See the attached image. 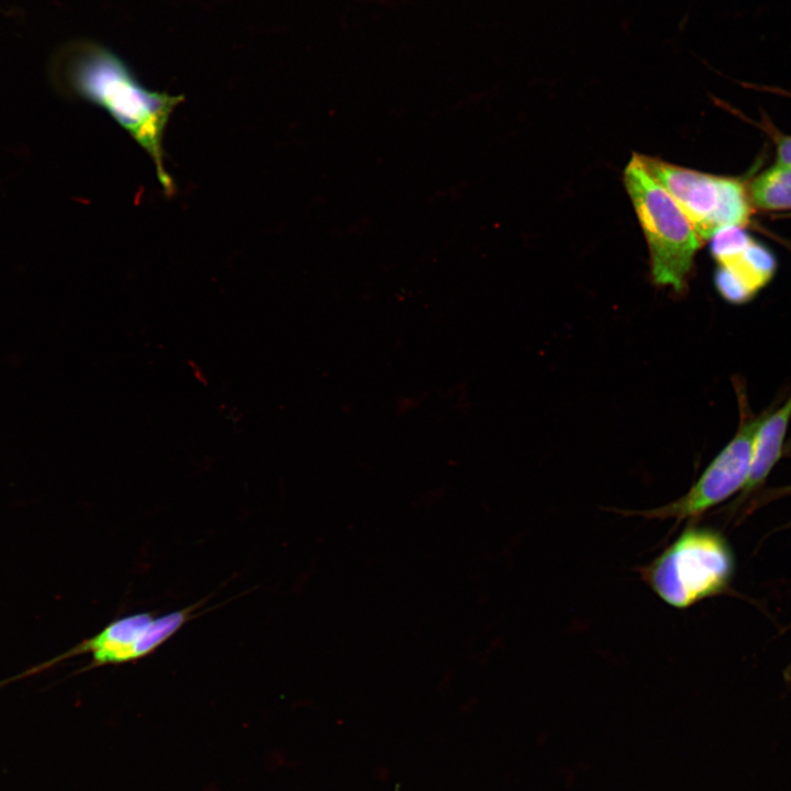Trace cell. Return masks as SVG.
I'll list each match as a JSON object with an SVG mask.
<instances>
[{
  "label": "cell",
  "mask_w": 791,
  "mask_h": 791,
  "mask_svg": "<svg viewBox=\"0 0 791 791\" xmlns=\"http://www.w3.org/2000/svg\"><path fill=\"white\" fill-rule=\"evenodd\" d=\"M733 568L732 553L721 535L689 526L638 572L666 604L687 609L724 591Z\"/></svg>",
  "instance_id": "cell-2"
},
{
  "label": "cell",
  "mask_w": 791,
  "mask_h": 791,
  "mask_svg": "<svg viewBox=\"0 0 791 791\" xmlns=\"http://www.w3.org/2000/svg\"><path fill=\"white\" fill-rule=\"evenodd\" d=\"M773 141L777 149V165L791 169V135L775 133Z\"/></svg>",
  "instance_id": "cell-10"
},
{
  "label": "cell",
  "mask_w": 791,
  "mask_h": 791,
  "mask_svg": "<svg viewBox=\"0 0 791 791\" xmlns=\"http://www.w3.org/2000/svg\"><path fill=\"white\" fill-rule=\"evenodd\" d=\"M624 183L647 241L654 282L683 291L701 239L635 153L624 170Z\"/></svg>",
  "instance_id": "cell-3"
},
{
  "label": "cell",
  "mask_w": 791,
  "mask_h": 791,
  "mask_svg": "<svg viewBox=\"0 0 791 791\" xmlns=\"http://www.w3.org/2000/svg\"><path fill=\"white\" fill-rule=\"evenodd\" d=\"M194 608L188 606L157 617H154L152 613L142 612L116 619L92 637L82 640L62 655L30 668L2 683L30 677L62 660L82 654L91 656V661L85 670L141 659L156 650L177 633L192 617Z\"/></svg>",
  "instance_id": "cell-5"
},
{
  "label": "cell",
  "mask_w": 791,
  "mask_h": 791,
  "mask_svg": "<svg viewBox=\"0 0 791 791\" xmlns=\"http://www.w3.org/2000/svg\"><path fill=\"white\" fill-rule=\"evenodd\" d=\"M589 768V765L586 762H578L576 766H565L561 767L558 771V777L564 786V788H572L578 778L579 775L582 772H586Z\"/></svg>",
  "instance_id": "cell-11"
},
{
  "label": "cell",
  "mask_w": 791,
  "mask_h": 791,
  "mask_svg": "<svg viewBox=\"0 0 791 791\" xmlns=\"http://www.w3.org/2000/svg\"><path fill=\"white\" fill-rule=\"evenodd\" d=\"M648 174L673 198L701 241L727 226L747 224L751 209L745 186L735 178L715 176L636 154Z\"/></svg>",
  "instance_id": "cell-4"
},
{
  "label": "cell",
  "mask_w": 791,
  "mask_h": 791,
  "mask_svg": "<svg viewBox=\"0 0 791 791\" xmlns=\"http://www.w3.org/2000/svg\"><path fill=\"white\" fill-rule=\"evenodd\" d=\"M764 417L745 423L682 497L658 508L626 514L680 522L702 514L744 488L751 467L755 436Z\"/></svg>",
  "instance_id": "cell-6"
},
{
  "label": "cell",
  "mask_w": 791,
  "mask_h": 791,
  "mask_svg": "<svg viewBox=\"0 0 791 791\" xmlns=\"http://www.w3.org/2000/svg\"><path fill=\"white\" fill-rule=\"evenodd\" d=\"M791 419V396L770 415H765L754 441L751 467L745 491L759 486L781 456L784 436Z\"/></svg>",
  "instance_id": "cell-7"
},
{
  "label": "cell",
  "mask_w": 791,
  "mask_h": 791,
  "mask_svg": "<svg viewBox=\"0 0 791 791\" xmlns=\"http://www.w3.org/2000/svg\"><path fill=\"white\" fill-rule=\"evenodd\" d=\"M717 264L718 267L734 276L753 296L770 281L776 271L775 256L754 238L744 249Z\"/></svg>",
  "instance_id": "cell-8"
},
{
  "label": "cell",
  "mask_w": 791,
  "mask_h": 791,
  "mask_svg": "<svg viewBox=\"0 0 791 791\" xmlns=\"http://www.w3.org/2000/svg\"><path fill=\"white\" fill-rule=\"evenodd\" d=\"M52 73L64 94L101 108L127 132L152 159L164 191L175 192L163 141L182 96L147 89L118 54L90 40L65 45L54 58Z\"/></svg>",
  "instance_id": "cell-1"
},
{
  "label": "cell",
  "mask_w": 791,
  "mask_h": 791,
  "mask_svg": "<svg viewBox=\"0 0 791 791\" xmlns=\"http://www.w3.org/2000/svg\"><path fill=\"white\" fill-rule=\"evenodd\" d=\"M749 199L759 209L780 211L791 209V169L775 165L749 186Z\"/></svg>",
  "instance_id": "cell-9"
}]
</instances>
